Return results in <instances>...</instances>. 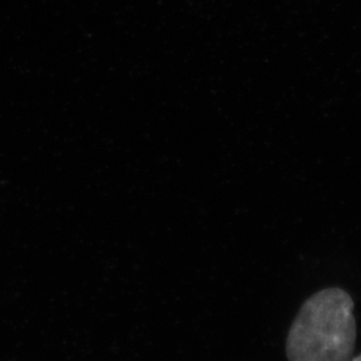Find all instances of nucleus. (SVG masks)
I'll list each match as a JSON object with an SVG mask.
<instances>
[{"label":"nucleus","mask_w":361,"mask_h":361,"mask_svg":"<svg viewBox=\"0 0 361 361\" xmlns=\"http://www.w3.org/2000/svg\"><path fill=\"white\" fill-rule=\"evenodd\" d=\"M353 309V299L343 288L311 295L288 332V361H351L357 341Z\"/></svg>","instance_id":"f257e3e1"},{"label":"nucleus","mask_w":361,"mask_h":361,"mask_svg":"<svg viewBox=\"0 0 361 361\" xmlns=\"http://www.w3.org/2000/svg\"><path fill=\"white\" fill-rule=\"evenodd\" d=\"M351 361H361V355H359V357H357V358L352 359Z\"/></svg>","instance_id":"f03ea898"}]
</instances>
